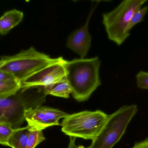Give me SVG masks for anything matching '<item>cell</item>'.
I'll list each match as a JSON object with an SVG mask.
<instances>
[{
    "mask_svg": "<svg viewBox=\"0 0 148 148\" xmlns=\"http://www.w3.org/2000/svg\"><path fill=\"white\" fill-rule=\"evenodd\" d=\"M100 65L101 61L98 57L66 60L67 81L72 89V95L77 101L88 100L101 85Z\"/></svg>",
    "mask_w": 148,
    "mask_h": 148,
    "instance_id": "obj_1",
    "label": "cell"
},
{
    "mask_svg": "<svg viewBox=\"0 0 148 148\" xmlns=\"http://www.w3.org/2000/svg\"><path fill=\"white\" fill-rule=\"evenodd\" d=\"M47 96L42 88H21L14 95L0 98V123L14 129L21 127L25 121V111L42 105Z\"/></svg>",
    "mask_w": 148,
    "mask_h": 148,
    "instance_id": "obj_2",
    "label": "cell"
},
{
    "mask_svg": "<svg viewBox=\"0 0 148 148\" xmlns=\"http://www.w3.org/2000/svg\"><path fill=\"white\" fill-rule=\"evenodd\" d=\"M62 58H51L48 55L39 52L31 47L14 55L1 56L3 64L0 70L10 73L22 83L35 73Z\"/></svg>",
    "mask_w": 148,
    "mask_h": 148,
    "instance_id": "obj_3",
    "label": "cell"
},
{
    "mask_svg": "<svg viewBox=\"0 0 148 148\" xmlns=\"http://www.w3.org/2000/svg\"><path fill=\"white\" fill-rule=\"evenodd\" d=\"M108 117V115L99 110L68 114L60 123L62 131L70 137L92 141L102 128Z\"/></svg>",
    "mask_w": 148,
    "mask_h": 148,
    "instance_id": "obj_4",
    "label": "cell"
},
{
    "mask_svg": "<svg viewBox=\"0 0 148 148\" xmlns=\"http://www.w3.org/2000/svg\"><path fill=\"white\" fill-rule=\"evenodd\" d=\"M138 110L136 105H127L108 115L102 128L92 141L90 147L113 148L120 141Z\"/></svg>",
    "mask_w": 148,
    "mask_h": 148,
    "instance_id": "obj_5",
    "label": "cell"
},
{
    "mask_svg": "<svg viewBox=\"0 0 148 148\" xmlns=\"http://www.w3.org/2000/svg\"><path fill=\"white\" fill-rule=\"evenodd\" d=\"M147 0H125L112 11L103 14V23L108 37L118 46L130 35L128 28L134 13Z\"/></svg>",
    "mask_w": 148,
    "mask_h": 148,
    "instance_id": "obj_6",
    "label": "cell"
},
{
    "mask_svg": "<svg viewBox=\"0 0 148 148\" xmlns=\"http://www.w3.org/2000/svg\"><path fill=\"white\" fill-rule=\"evenodd\" d=\"M68 114L57 109L40 105L26 110L24 117L30 131H42L49 127L60 126V120Z\"/></svg>",
    "mask_w": 148,
    "mask_h": 148,
    "instance_id": "obj_7",
    "label": "cell"
},
{
    "mask_svg": "<svg viewBox=\"0 0 148 148\" xmlns=\"http://www.w3.org/2000/svg\"><path fill=\"white\" fill-rule=\"evenodd\" d=\"M63 58L35 73L21 83V88H44L66 79Z\"/></svg>",
    "mask_w": 148,
    "mask_h": 148,
    "instance_id": "obj_8",
    "label": "cell"
},
{
    "mask_svg": "<svg viewBox=\"0 0 148 148\" xmlns=\"http://www.w3.org/2000/svg\"><path fill=\"white\" fill-rule=\"evenodd\" d=\"M95 7L90 11L85 24L72 32L67 41L66 47L80 56L81 58H84L91 46V36L89 32L88 26Z\"/></svg>",
    "mask_w": 148,
    "mask_h": 148,
    "instance_id": "obj_9",
    "label": "cell"
},
{
    "mask_svg": "<svg viewBox=\"0 0 148 148\" xmlns=\"http://www.w3.org/2000/svg\"><path fill=\"white\" fill-rule=\"evenodd\" d=\"M24 14L18 10H11L5 12L0 17V34L5 35L18 25L23 19Z\"/></svg>",
    "mask_w": 148,
    "mask_h": 148,
    "instance_id": "obj_10",
    "label": "cell"
},
{
    "mask_svg": "<svg viewBox=\"0 0 148 148\" xmlns=\"http://www.w3.org/2000/svg\"><path fill=\"white\" fill-rule=\"evenodd\" d=\"M45 94L67 99L72 94V90L67 79L56 83L51 86L42 88Z\"/></svg>",
    "mask_w": 148,
    "mask_h": 148,
    "instance_id": "obj_11",
    "label": "cell"
},
{
    "mask_svg": "<svg viewBox=\"0 0 148 148\" xmlns=\"http://www.w3.org/2000/svg\"><path fill=\"white\" fill-rule=\"evenodd\" d=\"M30 130L27 127L16 129L8 142V146L11 148H26Z\"/></svg>",
    "mask_w": 148,
    "mask_h": 148,
    "instance_id": "obj_12",
    "label": "cell"
},
{
    "mask_svg": "<svg viewBox=\"0 0 148 148\" xmlns=\"http://www.w3.org/2000/svg\"><path fill=\"white\" fill-rule=\"evenodd\" d=\"M21 88V83L16 80L0 81V98L9 97L16 94Z\"/></svg>",
    "mask_w": 148,
    "mask_h": 148,
    "instance_id": "obj_13",
    "label": "cell"
},
{
    "mask_svg": "<svg viewBox=\"0 0 148 148\" xmlns=\"http://www.w3.org/2000/svg\"><path fill=\"white\" fill-rule=\"evenodd\" d=\"M46 140L43 131L33 130L30 131L26 148H35Z\"/></svg>",
    "mask_w": 148,
    "mask_h": 148,
    "instance_id": "obj_14",
    "label": "cell"
},
{
    "mask_svg": "<svg viewBox=\"0 0 148 148\" xmlns=\"http://www.w3.org/2000/svg\"><path fill=\"white\" fill-rule=\"evenodd\" d=\"M148 6H144L137 10L132 16L128 28V31L130 33V30L138 23L142 21L144 17L147 12Z\"/></svg>",
    "mask_w": 148,
    "mask_h": 148,
    "instance_id": "obj_15",
    "label": "cell"
},
{
    "mask_svg": "<svg viewBox=\"0 0 148 148\" xmlns=\"http://www.w3.org/2000/svg\"><path fill=\"white\" fill-rule=\"evenodd\" d=\"M16 129L7 124L0 123V145L7 147L9 139Z\"/></svg>",
    "mask_w": 148,
    "mask_h": 148,
    "instance_id": "obj_16",
    "label": "cell"
},
{
    "mask_svg": "<svg viewBox=\"0 0 148 148\" xmlns=\"http://www.w3.org/2000/svg\"><path fill=\"white\" fill-rule=\"evenodd\" d=\"M137 87L141 89H148V72L140 71L136 75Z\"/></svg>",
    "mask_w": 148,
    "mask_h": 148,
    "instance_id": "obj_17",
    "label": "cell"
},
{
    "mask_svg": "<svg viewBox=\"0 0 148 148\" xmlns=\"http://www.w3.org/2000/svg\"><path fill=\"white\" fill-rule=\"evenodd\" d=\"M16 80L11 74L8 72L0 70V81Z\"/></svg>",
    "mask_w": 148,
    "mask_h": 148,
    "instance_id": "obj_18",
    "label": "cell"
},
{
    "mask_svg": "<svg viewBox=\"0 0 148 148\" xmlns=\"http://www.w3.org/2000/svg\"><path fill=\"white\" fill-rule=\"evenodd\" d=\"M76 138L74 137H70V140H69V144L68 147V148H91L90 146L88 147H84V146H77L76 144L75 140Z\"/></svg>",
    "mask_w": 148,
    "mask_h": 148,
    "instance_id": "obj_19",
    "label": "cell"
},
{
    "mask_svg": "<svg viewBox=\"0 0 148 148\" xmlns=\"http://www.w3.org/2000/svg\"><path fill=\"white\" fill-rule=\"evenodd\" d=\"M132 148H148V139L136 143Z\"/></svg>",
    "mask_w": 148,
    "mask_h": 148,
    "instance_id": "obj_20",
    "label": "cell"
},
{
    "mask_svg": "<svg viewBox=\"0 0 148 148\" xmlns=\"http://www.w3.org/2000/svg\"><path fill=\"white\" fill-rule=\"evenodd\" d=\"M3 64V61H2L0 59V67H1V66H2V65Z\"/></svg>",
    "mask_w": 148,
    "mask_h": 148,
    "instance_id": "obj_21",
    "label": "cell"
}]
</instances>
